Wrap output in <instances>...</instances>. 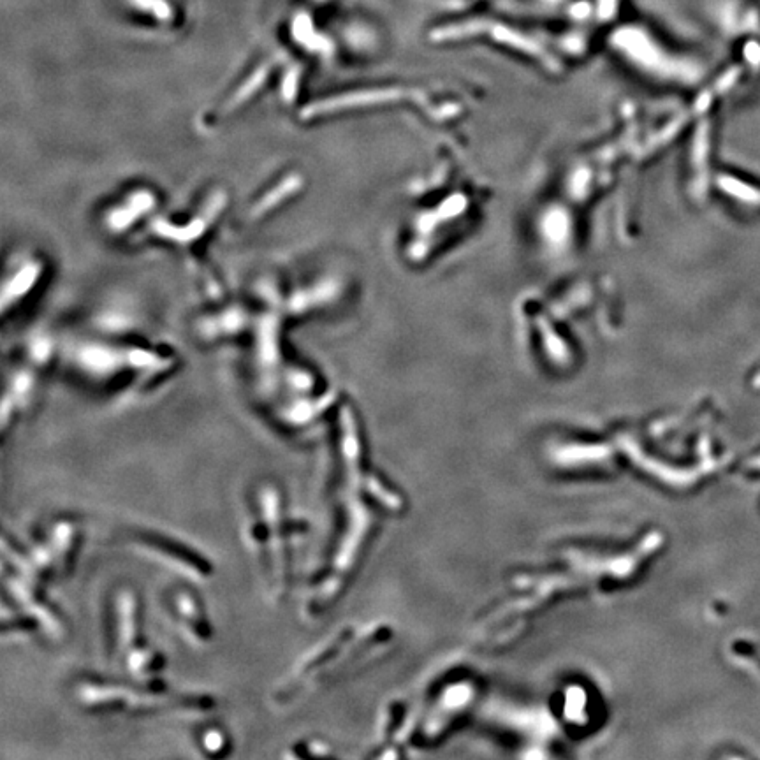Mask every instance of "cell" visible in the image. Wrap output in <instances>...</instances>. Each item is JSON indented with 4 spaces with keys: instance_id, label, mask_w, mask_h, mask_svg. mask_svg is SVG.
<instances>
[{
    "instance_id": "obj_1",
    "label": "cell",
    "mask_w": 760,
    "mask_h": 760,
    "mask_svg": "<svg viewBox=\"0 0 760 760\" xmlns=\"http://www.w3.org/2000/svg\"><path fill=\"white\" fill-rule=\"evenodd\" d=\"M199 604L196 602V599L194 597H190V595H187V593H180L178 597L175 599V607L176 611H178V618H180V622H187V625H185V632H189V636L194 637V639H198V641H203V639H206L208 637V634H203V614H201V611H199Z\"/></svg>"
}]
</instances>
